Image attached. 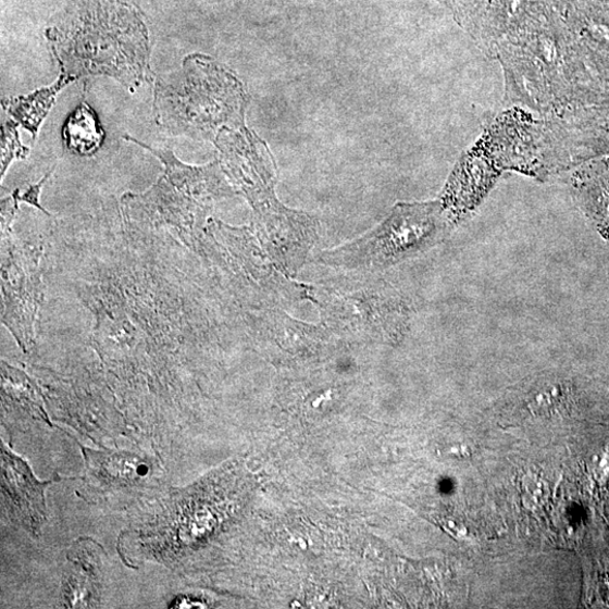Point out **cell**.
Segmentation results:
<instances>
[{
	"label": "cell",
	"mask_w": 609,
	"mask_h": 609,
	"mask_svg": "<svg viewBox=\"0 0 609 609\" xmlns=\"http://www.w3.org/2000/svg\"><path fill=\"white\" fill-rule=\"evenodd\" d=\"M310 294L322 325L339 337L395 345L409 330V303L383 281L344 279L310 286Z\"/></svg>",
	"instance_id": "obj_6"
},
{
	"label": "cell",
	"mask_w": 609,
	"mask_h": 609,
	"mask_svg": "<svg viewBox=\"0 0 609 609\" xmlns=\"http://www.w3.org/2000/svg\"><path fill=\"white\" fill-rule=\"evenodd\" d=\"M222 167L254 212L253 228L276 266L294 277L319 239V222L285 207L276 196V165L266 145L246 126L224 128L215 141Z\"/></svg>",
	"instance_id": "obj_2"
},
{
	"label": "cell",
	"mask_w": 609,
	"mask_h": 609,
	"mask_svg": "<svg viewBox=\"0 0 609 609\" xmlns=\"http://www.w3.org/2000/svg\"><path fill=\"white\" fill-rule=\"evenodd\" d=\"M69 84L66 79L60 77L53 86L40 89L33 96L4 101V108L14 116L18 124L36 136L57 95Z\"/></svg>",
	"instance_id": "obj_13"
},
{
	"label": "cell",
	"mask_w": 609,
	"mask_h": 609,
	"mask_svg": "<svg viewBox=\"0 0 609 609\" xmlns=\"http://www.w3.org/2000/svg\"><path fill=\"white\" fill-rule=\"evenodd\" d=\"M452 224L442 200L399 202L372 231L321 252L314 261L334 270L373 273L431 251Z\"/></svg>",
	"instance_id": "obj_5"
},
{
	"label": "cell",
	"mask_w": 609,
	"mask_h": 609,
	"mask_svg": "<svg viewBox=\"0 0 609 609\" xmlns=\"http://www.w3.org/2000/svg\"><path fill=\"white\" fill-rule=\"evenodd\" d=\"M86 482L99 495L140 490L151 476V465L129 452L90 450L83 447Z\"/></svg>",
	"instance_id": "obj_9"
},
{
	"label": "cell",
	"mask_w": 609,
	"mask_h": 609,
	"mask_svg": "<svg viewBox=\"0 0 609 609\" xmlns=\"http://www.w3.org/2000/svg\"><path fill=\"white\" fill-rule=\"evenodd\" d=\"M2 402L7 412L51 424L37 383L5 360H2Z\"/></svg>",
	"instance_id": "obj_11"
},
{
	"label": "cell",
	"mask_w": 609,
	"mask_h": 609,
	"mask_svg": "<svg viewBox=\"0 0 609 609\" xmlns=\"http://www.w3.org/2000/svg\"><path fill=\"white\" fill-rule=\"evenodd\" d=\"M2 495L10 520L37 536L46 521V487L54 480L40 482L28 465L2 443Z\"/></svg>",
	"instance_id": "obj_8"
},
{
	"label": "cell",
	"mask_w": 609,
	"mask_h": 609,
	"mask_svg": "<svg viewBox=\"0 0 609 609\" xmlns=\"http://www.w3.org/2000/svg\"><path fill=\"white\" fill-rule=\"evenodd\" d=\"M445 453L456 460H468L473 455V448L468 443H460L446 448Z\"/></svg>",
	"instance_id": "obj_18"
},
{
	"label": "cell",
	"mask_w": 609,
	"mask_h": 609,
	"mask_svg": "<svg viewBox=\"0 0 609 609\" xmlns=\"http://www.w3.org/2000/svg\"><path fill=\"white\" fill-rule=\"evenodd\" d=\"M437 2H439L440 4L449 8L451 10L452 7V0H437Z\"/></svg>",
	"instance_id": "obj_19"
},
{
	"label": "cell",
	"mask_w": 609,
	"mask_h": 609,
	"mask_svg": "<svg viewBox=\"0 0 609 609\" xmlns=\"http://www.w3.org/2000/svg\"><path fill=\"white\" fill-rule=\"evenodd\" d=\"M572 383L559 375H544L525 382L512 403L537 419H557L572 406Z\"/></svg>",
	"instance_id": "obj_10"
},
{
	"label": "cell",
	"mask_w": 609,
	"mask_h": 609,
	"mask_svg": "<svg viewBox=\"0 0 609 609\" xmlns=\"http://www.w3.org/2000/svg\"><path fill=\"white\" fill-rule=\"evenodd\" d=\"M574 189L593 220L602 228L609 227V174L575 176Z\"/></svg>",
	"instance_id": "obj_14"
},
{
	"label": "cell",
	"mask_w": 609,
	"mask_h": 609,
	"mask_svg": "<svg viewBox=\"0 0 609 609\" xmlns=\"http://www.w3.org/2000/svg\"><path fill=\"white\" fill-rule=\"evenodd\" d=\"M3 151H2V179L14 160H24L28 154V149L22 146L18 141L16 130L11 127H7V132H3Z\"/></svg>",
	"instance_id": "obj_15"
},
{
	"label": "cell",
	"mask_w": 609,
	"mask_h": 609,
	"mask_svg": "<svg viewBox=\"0 0 609 609\" xmlns=\"http://www.w3.org/2000/svg\"><path fill=\"white\" fill-rule=\"evenodd\" d=\"M14 224L2 223V324L28 353L36 346L37 321L45 297L42 246L20 240Z\"/></svg>",
	"instance_id": "obj_7"
},
{
	"label": "cell",
	"mask_w": 609,
	"mask_h": 609,
	"mask_svg": "<svg viewBox=\"0 0 609 609\" xmlns=\"http://www.w3.org/2000/svg\"><path fill=\"white\" fill-rule=\"evenodd\" d=\"M247 107V91L238 78L203 54L188 55L179 71L156 80V119L172 136L213 142L224 128L246 126Z\"/></svg>",
	"instance_id": "obj_3"
},
{
	"label": "cell",
	"mask_w": 609,
	"mask_h": 609,
	"mask_svg": "<svg viewBox=\"0 0 609 609\" xmlns=\"http://www.w3.org/2000/svg\"><path fill=\"white\" fill-rule=\"evenodd\" d=\"M584 29L586 30V34L596 42L609 46L608 24L589 18L586 21Z\"/></svg>",
	"instance_id": "obj_17"
},
{
	"label": "cell",
	"mask_w": 609,
	"mask_h": 609,
	"mask_svg": "<svg viewBox=\"0 0 609 609\" xmlns=\"http://www.w3.org/2000/svg\"><path fill=\"white\" fill-rule=\"evenodd\" d=\"M52 173H53V170H51L49 173H47L42 177V179L37 183V185L29 186L24 191H21L20 189H17L13 192V195L17 198V200L20 202H25L29 206H34L35 208H37V209L41 210L44 213H46V215L48 217H51V213L49 211H47L40 204V194H41V190H42V187H44L45 183L52 175Z\"/></svg>",
	"instance_id": "obj_16"
},
{
	"label": "cell",
	"mask_w": 609,
	"mask_h": 609,
	"mask_svg": "<svg viewBox=\"0 0 609 609\" xmlns=\"http://www.w3.org/2000/svg\"><path fill=\"white\" fill-rule=\"evenodd\" d=\"M64 139L70 150L78 156H91L102 146L104 132L87 103L80 104L64 127Z\"/></svg>",
	"instance_id": "obj_12"
},
{
	"label": "cell",
	"mask_w": 609,
	"mask_h": 609,
	"mask_svg": "<svg viewBox=\"0 0 609 609\" xmlns=\"http://www.w3.org/2000/svg\"><path fill=\"white\" fill-rule=\"evenodd\" d=\"M47 38L70 84L104 75L135 91L150 80L148 30L125 0H78L48 28Z\"/></svg>",
	"instance_id": "obj_1"
},
{
	"label": "cell",
	"mask_w": 609,
	"mask_h": 609,
	"mask_svg": "<svg viewBox=\"0 0 609 609\" xmlns=\"http://www.w3.org/2000/svg\"><path fill=\"white\" fill-rule=\"evenodd\" d=\"M227 196L223 182L212 172L173 162L145 192L122 196L121 212L134 233L164 231L201 256L212 206Z\"/></svg>",
	"instance_id": "obj_4"
}]
</instances>
